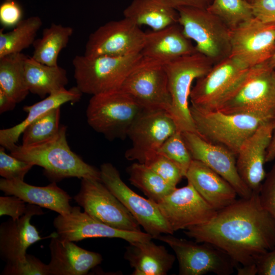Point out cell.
I'll use <instances>...</instances> for the list:
<instances>
[{"label": "cell", "instance_id": "obj_26", "mask_svg": "<svg viewBox=\"0 0 275 275\" xmlns=\"http://www.w3.org/2000/svg\"><path fill=\"white\" fill-rule=\"evenodd\" d=\"M124 259L134 269L133 275H166L172 268L176 257L163 245L152 239L128 242Z\"/></svg>", "mask_w": 275, "mask_h": 275}, {"label": "cell", "instance_id": "obj_20", "mask_svg": "<svg viewBox=\"0 0 275 275\" xmlns=\"http://www.w3.org/2000/svg\"><path fill=\"white\" fill-rule=\"evenodd\" d=\"M274 129L275 119L262 124L244 142L236 156L238 172L252 192L259 193L266 177V152Z\"/></svg>", "mask_w": 275, "mask_h": 275}, {"label": "cell", "instance_id": "obj_46", "mask_svg": "<svg viewBox=\"0 0 275 275\" xmlns=\"http://www.w3.org/2000/svg\"><path fill=\"white\" fill-rule=\"evenodd\" d=\"M17 103L3 90L0 89V113L12 110Z\"/></svg>", "mask_w": 275, "mask_h": 275}, {"label": "cell", "instance_id": "obj_27", "mask_svg": "<svg viewBox=\"0 0 275 275\" xmlns=\"http://www.w3.org/2000/svg\"><path fill=\"white\" fill-rule=\"evenodd\" d=\"M82 93L73 87L66 88L48 95L41 101L32 105L25 106L23 109L28 113L25 119L20 123L9 128L0 130V144L10 151L16 145L20 135L31 123L53 108L60 107L65 103L80 100Z\"/></svg>", "mask_w": 275, "mask_h": 275}, {"label": "cell", "instance_id": "obj_36", "mask_svg": "<svg viewBox=\"0 0 275 275\" xmlns=\"http://www.w3.org/2000/svg\"><path fill=\"white\" fill-rule=\"evenodd\" d=\"M157 152L175 163L185 177L193 159L183 139L182 132L177 130L164 141Z\"/></svg>", "mask_w": 275, "mask_h": 275}, {"label": "cell", "instance_id": "obj_48", "mask_svg": "<svg viewBox=\"0 0 275 275\" xmlns=\"http://www.w3.org/2000/svg\"><path fill=\"white\" fill-rule=\"evenodd\" d=\"M267 62L272 68L275 70V51L271 58Z\"/></svg>", "mask_w": 275, "mask_h": 275}, {"label": "cell", "instance_id": "obj_25", "mask_svg": "<svg viewBox=\"0 0 275 275\" xmlns=\"http://www.w3.org/2000/svg\"><path fill=\"white\" fill-rule=\"evenodd\" d=\"M0 189L6 195L16 196L28 204L36 205L65 215L70 212L72 198L56 182L45 186L29 184L23 180H0Z\"/></svg>", "mask_w": 275, "mask_h": 275}, {"label": "cell", "instance_id": "obj_39", "mask_svg": "<svg viewBox=\"0 0 275 275\" xmlns=\"http://www.w3.org/2000/svg\"><path fill=\"white\" fill-rule=\"evenodd\" d=\"M1 274L50 275V272L48 264L34 256L26 254L24 261L7 263Z\"/></svg>", "mask_w": 275, "mask_h": 275}, {"label": "cell", "instance_id": "obj_17", "mask_svg": "<svg viewBox=\"0 0 275 275\" xmlns=\"http://www.w3.org/2000/svg\"><path fill=\"white\" fill-rule=\"evenodd\" d=\"M249 68L230 56L214 64L191 88V105L213 109Z\"/></svg>", "mask_w": 275, "mask_h": 275}, {"label": "cell", "instance_id": "obj_23", "mask_svg": "<svg viewBox=\"0 0 275 275\" xmlns=\"http://www.w3.org/2000/svg\"><path fill=\"white\" fill-rule=\"evenodd\" d=\"M178 23L145 33L144 44L141 51L143 57L164 64L197 52L195 46L184 35Z\"/></svg>", "mask_w": 275, "mask_h": 275}, {"label": "cell", "instance_id": "obj_18", "mask_svg": "<svg viewBox=\"0 0 275 275\" xmlns=\"http://www.w3.org/2000/svg\"><path fill=\"white\" fill-rule=\"evenodd\" d=\"M57 234L62 238L78 241L90 238H116L128 242L152 239L146 232L119 230L94 218L80 207H72L68 214H59L53 221Z\"/></svg>", "mask_w": 275, "mask_h": 275}, {"label": "cell", "instance_id": "obj_6", "mask_svg": "<svg viewBox=\"0 0 275 275\" xmlns=\"http://www.w3.org/2000/svg\"><path fill=\"white\" fill-rule=\"evenodd\" d=\"M214 64L196 52L163 64L172 99L170 115L178 130L196 132L189 104L191 85L195 79L207 74Z\"/></svg>", "mask_w": 275, "mask_h": 275}, {"label": "cell", "instance_id": "obj_33", "mask_svg": "<svg viewBox=\"0 0 275 275\" xmlns=\"http://www.w3.org/2000/svg\"><path fill=\"white\" fill-rule=\"evenodd\" d=\"M127 172L131 184L156 203L177 188L143 163L134 162L127 168Z\"/></svg>", "mask_w": 275, "mask_h": 275}, {"label": "cell", "instance_id": "obj_4", "mask_svg": "<svg viewBox=\"0 0 275 275\" xmlns=\"http://www.w3.org/2000/svg\"><path fill=\"white\" fill-rule=\"evenodd\" d=\"M196 132L204 140L223 146L237 156L244 142L263 123L273 119L248 114H226L190 105Z\"/></svg>", "mask_w": 275, "mask_h": 275}, {"label": "cell", "instance_id": "obj_34", "mask_svg": "<svg viewBox=\"0 0 275 275\" xmlns=\"http://www.w3.org/2000/svg\"><path fill=\"white\" fill-rule=\"evenodd\" d=\"M207 9L231 30L254 17L252 4L245 0H212Z\"/></svg>", "mask_w": 275, "mask_h": 275}, {"label": "cell", "instance_id": "obj_12", "mask_svg": "<svg viewBox=\"0 0 275 275\" xmlns=\"http://www.w3.org/2000/svg\"><path fill=\"white\" fill-rule=\"evenodd\" d=\"M75 201L96 220L119 230L141 232V226L122 203L101 180L81 179Z\"/></svg>", "mask_w": 275, "mask_h": 275}, {"label": "cell", "instance_id": "obj_11", "mask_svg": "<svg viewBox=\"0 0 275 275\" xmlns=\"http://www.w3.org/2000/svg\"><path fill=\"white\" fill-rule=\"evenodd\" d=\"M101 181L135 218L140 226L153 238L174 232L162 215L156 203L135 193L122 180L112 163L100 167Z\"/></svg>", "mask_w": 275, "mask_h": 275}, {"label": "cell", "instance_id": "obj_32", "mask_svg": "<svg viewBox=\"0 0 275 275\" xmlns=\"http://www.w3.org/2000/svg\"><path fill=\"white\" fill-rule=\"evenodd\" d=\"M42 24L37 16L22 19L11 31L0 30V58L21 51L33 45Z\"/></svg>", "mask_w": 275, "mask_h": 275}, {"label": "cell", "instance_id": "obj_30", "mask_svg": "<svg viewBox=\"0 0 275 275\" xmlns=\"http://www.w3.org/2000/svg\"><path fill=\"white\" fill-rule=\"evenodd\" d=\"M73 33L71 26L51 23L43 30L41 37L35 40L32 57L43 64L58 65L59 54L67 46Z\"/></svg>", "mask_w": 275, "mask_h": 275}, {"label": "cell", "instance_id": "obj_37", "mask_svg": "<svg viewBox=\"0 0 275 275\" xmlns=\"http://www.w3.org/2000/svg\"><path fill=\"white\" fill-rule=\"evenodd\" d=\"M142 163L174 187H177L184 177L182 170L175 163L157 151L147 156Z\"/></svg>", "mask_w": 275, "mask_h": 275}, {"label": "cell", "instance_id": "obj_22", "mask_svg": "<svg viewBox=\"0 0 275 275\" xmlns=\"http://www.w3.org/2000/svg\"><path fill=\"white\" fill-rule=\"evenodd\" d=\"M49 247L50 275H85L102 261L99 253L81 248L58 234L51 236Z\"/></svg>", "mask_w": 275, "mask_h": 275}, {"label": "cell", "instance_id": "obj_2", "mask_svg": "<svg viewBox=\"0 0 275 275\" xmlns=\"http://www.w3.org/2000/svg\"><path fill=\"white\" fill-rule=\"evenodd\" d=\"M67 127L62 125L53 136L28 146L16 145L10 154L43 168V174L51 182L76 177L101 180L100 172L89 164L70 149L66 138Z\"/></svg>", "mask_w": 275, "mask_h": 275}, {"label": "cell", "instance_id": "obj_19", "mask_svg": "<svg viewBox=\"0 0 275 275\" xmlns=\"http://www.w3.org/2000/svg\"><path fill=\"white\" fill-rule=\"evenodd\" d=\"M193 159L202 162L226 179L242 198L253 192L241 178L236 167V156L226 148L204 140L197 133L182 132Z\"/></svg>", "mask_w": 275, "mask_h": 275}, {"label": "cell", "instance_id": "obj_5", "mask_svg": "<svg viewBox=\"0 0 275 275\" xmlns=\"http://www.w3.org/2000/svg\"><path fill=\"white\" fill-rule=\"evenodd\" d=\"M143 59L141 53L126 56L77 55L72 60L77 88L92 95L119 90Z\"/></svg>", "mask_w": 275, "mask_h": 275}, {"label": "cell", "instance_id": "obj_14", "mask_svg": "<svg viewBox=\"0 0 275 275\" xmlns=\"http://www.w3.org/2000/svg\"><path fill=\"white\" fill-rule=\"evenodd\" d=\"M145 36L140 26L128 18L111 21L90 35L84 55L121 57L141 53Z\"/></svg>", "mask_w": 275, "mask_h": 275}, {"label": "cell", "instance_id": "obj_3", "mask_svg": "<svg viewBox=\"0 0 275 275\" xmlns=\"http://www.w3.org/2000/svg\"><path fill=\"white\" fill-rule=\"evenodd\" d=\"M211 110L275 119V70L267 62L249 68Z\"/></svg>", "mask_w": 275, "mask_h": 275}, {"label": "cell", "instance_id": "obj_10", "mask_svg": "<svg viewBox=\"0 0 275 275\" xmlns=\"http://www.w3.org/2000/svg\"><path fill=\"white\" fill-rule=\"evenodd\" d=\"M120 89L144 110L163 111L170 115L172 99L163 64L143 57Z\"/></svg>", "mask_w": 275, "mask_h": 275}, {"label": "cell", "instance_id": "obj_15", "mask_svg": "<svg viewBox=\"0 0 275 275\" xmlns=\"http://www.w3.org/2000/svg\"><path fill=\"white\" fill-rule=\"evenodd\" d=\"M156 204L174 232L205 224L217 211L188 182L186 185L175 188Z\"/></svg>", "mask_w": 275, "mask_h": 275}, {"label": "cell", "instance_id": "obj_31", "mask_svg": "<svg viewBox=\"0 0 275 275\" xmlns=\"http://www.w3.org/2000/svg\"><path fill=\"white\" fill-rule=\"evenodd\" d=\"M28 56L20 53L0 58V89L17 103L29 93L24 75V64Z\"/></svg>", "mask_w": 275, "mask_h": 275}, {"label": "cell", "instance_id": "obj_7", "mask_svg": "<svg viewBox=\"0 0 275 275\" xmlns=\"http://www.w3.org/2000/svg\"><path fill=\"white\" fill-rule=\"evenodd\" d=\"M144 109L120 89L92 95L86 110L87 122L107 139H124Z\"/></svg>", "mask_w": 275, "mask_h": 275}, {"label": "cell", "instance_id": "obj_44", "mask_svg": "<svg viewBox=\"0 0 275 275\" xmlns=\"http://www.w3.org/2000/svg\"><path fill=\"white\" fill-rule=\"evenodd\" d=\"M255 265L257 274L275 275V248L260 256Z\"/></svg>", "mask_w": 275, "mask_h": 275}, {"label": "cell", "instance_id": "obj_42", "mask_svg": "<svg viewBox=\"0 0 275 275\" xmlns=\"http://www.w3.org/2000/svg\"><path fill=\"white\" fill-rule=\"evenodd\" d=\"M22 10L14 0L5 1L0 6V22L4 27L15 26L22 19Z\"/></svg>", "mask_w": 275, "mask_h": 275}, {"label": "cell", "instance_id": "obj_8", "mask_svg": "<svg viewBox=\"0 0 275 275\" xmlns=\"http://www.w3.org/2000/svg\"><path fill=\"white\" fill-rule=\"evenodd\" d=\"M178 23L184 35L196 43L197 52L214 63L230 54L231 29L207 8L180 7Z\"/></svg>", "mask_w": 275, "mask_h": 275}, {"label": "cell", "instance_id": "obj_29", "mask_svg": "<svg viewBox=\"0 0 275 275\" xmlns=\"http://www.w3.org/2000/svg\"><path fill=\"white\" fill-rule=\"evenodd\" d=\"M24 75L29 92L41 98L65 89L68 83L64 68L59 65L43 64L32 57L25 60Z\"/></svg>", "mask_w": 275, "mask_h": 275}, {"label": "cell", "instance_id": "obj_35", "mask_svg": "<svg viewBox=\"0 0 275 275\" xmlns=\"http://www.w3.org/2000/svg\"><path fill=\"white\" fill-rule=\"evenodd\" d=\"M60 107L53 108L30 124L22 132V145L37 144L53 136L60 129Z\"/></svg>", "mask_w": 275, "mask_h": 275}, {"label": "cell", "instance_id": "obj_49", "mask_svg": "<svg viewBox=\"0 0 275 275\" xmlns=\"http://www.w3.org/2000/svg\"><path fill=\"white\" fill-rule=\"evenodd\" d=\"M246 1V2H248V3H250V4H252L256 0H245Z\"/></svg>", "mask_w": 275, "mask_h": 275}, {"label": "cell", "instance_id": "obj_41", "mask_svg": "<svg viewBox=\"0 0 275 275\" xmlns=\"http://www.w3.org/2000/svg\"><path fill=\"white\" fill-rule=\"evenodd\" d=\"M21 198L14 195L0 197V215H8L13 220L19 218L26 212L27 204Z\"/></svg>", "mask_w": 275, "mask_h": 275}, {"label": "cell", "instance_id": "obj_43", "mask_svg": "<svg viewBox=\"0 0 275 275\" xmlns=\"http://www.w3.org/2000/svg\"><path fill=\"white\" fill-rule=\"evenodd\" d=\"M253 16L267 23H275V0H256L252 4Z\"/></svg>", "mask_w": 275, "mask_h": 275}, {"label": "cell", "instance_id": "obj_1", "mask_svg": "<svg viewBox=\"0 0 275 275\" xmlns=\"http://www.w3.org/2000/svg\"><path fill=\"white\" fill-rule=\"evenodd\" d=\"M184 233L197 242L221 249L236 267L255 264L260 256L275 248V218L262 205L258 192L236 200L208 222Z\"/></svg>", "mask_w": 275, "mask_h": 275}, {"label": "cell", "instance_id": "obj_45", "mask_svg": "<svg viewBox=\"0 0 275 275\" xmlns=\"http://www.w3.org/2000/svg\"><path fill=\"white\" fill-rule=\"evenodd\" d=\"M170 6L177 9L180 7L207 8L212 0H164Z\"/></svg>", "mask_w": 275, "mask_h": 275}, {"label": "cell", "instance_id": "obj_40", "mask_svg": "<svg viewBox=\"0 0 275 275\" xmlns=\"http://www.w3.org/2000/svg\"><path fill=\"white\" fill-rule=\"evenodd\" d=\"M259 196L263 206L275 218V163L266 174Z\"/></svg>", "mask_w": 275, "mask_h": 275}, {"label": "cell", "instance_id": "obj_16", "mask_svg": "<svg viewBox=\"0 0 275 275\" xmlns=\"http://www.w3.org/2000/svg\"><path fill=\"white\" fill-rule=\"evenodd\" d=\"M177 130L176 124L168 112L144 110L128 130L131 146L126 151L125 158L142 163Z\"/></svg>", "mask_w": 275, "mask_h": 275}, {"label": "cell", "instance_id": "obj_50", "mask_svg": "<svg viewBox=\"0 0 275 275\" xmlns=\"http://www.w3.org/2000/svg\"><path fill=\"white\" fill-rule=\"evenodd\" d=\"M5 1H13V0H4Z\"/></svg>", "mask_w": 275, "mask_h": 275}, {"label": "cell", "instance_id": "obj_47", "mask_svg": "<svg viewBox=\"0 0 275 275\" xmlns=\"http://www.w3.org/2000/svg\"><path fill=\"white\" fill-rule=\"evenodd\" d=\"M275 159V129L273 131L270 144L267 148L266 155V162H269Z\"/></svg>", "mask_w": 275, "mask_h": 275}, {"label": "cell", "instance_id": "obj_24", "mask_svg": "<svg viewBox=\"0 0 275 275\" xmlns=\"http://www.w3.org/2000/svg\"><path fill=\"white\" fill-rule=\"evenodd\" d=\"M185 177L202 198L217 211L231 204L238 195L223 177L202 162L193 159Z\"/></svg>", "mask_w": 275, "mask_h": 275}, {"label": "cell", "instance_id": "obj_38", "mask_svg": "<svg viewBox=\"0 0 275 275\" xmlns=\"http://www.w3.org/2000/svg\"><path fill=\"white\" fill-rule=\"evenodd\" d=\"M0 147V175L7 180H23L25 175L34 166L31 163L20 160L5 152Z\"/></svg>", "mask_w": 275, "mask_h": 275}, {"label": "cell", "instance_id": "obj_13", "mask_svg": "<svg viewBox=\"0 0 275 275\" xmlns=\"http://www.w3.org/2000/svg\"><path fill=\"white\" fill-rule=\"evenodd\" d=\"M230 57L247 68L267 62L275 51V23L253 17L231 30Z\"/></svg>", "mask_w": 275, "mask_h": 275}, {"label": "cell", "instance_id": "obj_9", "mask_svg": "<svg viewBox=\"0 0 275 275\" xmlns=\"http://www.w3.org/2000/svg\"><path fill=\"white\" fill-rule=\"evenodd\" d=\"M168 244L175 252L180 275H217L233 273L236 264L224 251L207 242H197L162 234L156 238Z\"/></svg>", "mask_w": 275, "mask_h": 275}, {"label": "cell", "instance_id": "obj_28", "mask_svg": "<svg viewBox=\"0 0 275 275\" xmlns=\"http://www.w3.org/2000/svg\"><path fill=\"white\" fill-rule=\"evenodd\" d=\"M123 15L139 26L142 25L158 31L178 23L176 9L164 0H133L124 9Z\"/></svg>", "mask_w": 275, "mask_h": 275}, {"label": "cell", "instance_id": "obj_21", "mask_svg": "<svg viewBox=\"0 0 275 275\" xmlns=\"http://www.w3.org/2000/svg\"><path fill=\"white\" fill-rule=\"evenodd\" d=\"M44 214L40 206L27 204L25 213L19 218H11L0 226V256L7 263L25 260L28 248L43 239L31 223L32 217Z\"/></svg>", "mask_w": 275, "mask_h": 275}]
</instances>
